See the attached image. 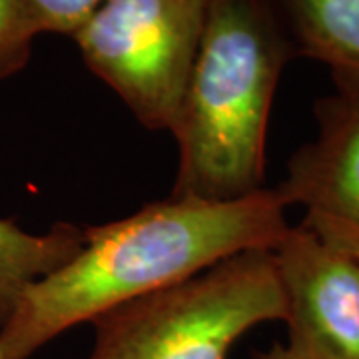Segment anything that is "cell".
Returning a JSON list of instances; mask_svg holds the SVG:
<instances>
[{
	"label": "cell",
	"instance_id": "5",
	"mask_svg": "<svg viewBox=\"0 0 359 359\" xmlns=\"http://www.w3.org/2000/svg\"><path fill=\"white\" fill-rule=\"evenodd\" d=\"M285 297L287 346L306 359H359V259L302 224L271 252Z\"/></svg>",
	"mask_w": 359,
	"mask_h": 359
},
{
	"label": "cell",
	"instance_id": "8",
	"mask_svg": "<svg viewBox=\"0 0 359 359\" xmlns=\"http://www.w3.org/2000/svg\"><path fill=\"white\" fill-rule=\"evenodd\" d=\"M82 242L84 228L74 224L32 233L13 219H0V325L26 287L76 256Z\"/></svg>",
	"mask_w": 359,
	"mask_h": 359
},
{
	"label": "cell",
	"instance_id": "10",
	"mask_svg": "<svg viewBox=\"0 0 359 359\" xmlns=\"http://www.w3.org/2000/svg\"><path fill=\"white\" fill-rule=\"evenodd\" d=\"M40 32L74 36L102 0H30Z\"/></svg>",
	"mask_w": 359,
	"mask_h": 359
},
{
	"label": "cell",
	"instance_id": "3",
	"mask_svg": "<svg viewBox=\"0 0 359 359\" xmlns=\"http://www.w3.org/2000/svg\"><path fill=\"white\" fill-rule=\"evenodd\" d=\"M283 320L271 252H245L96 318L86 359H226L252 327Z\"/></svg>",
	"mask_w": 359,
	"mask_h": 359
},
{
	"label": "cell",
	"instance_id": "7",
	"mask_svg": "<svg viewBox=\"0 0 359 359\" xmlns=\"http://www.w3.org/2000/svg\"><path fill=\"white\" fill-rule=\"evenodd\" d=\"M295 54L330 66L334 80L359 82V0H276Z\"/></svg>",
	"mask_w": 359,
	"mask_h": 359
},
{
	"label": "cell",
	"instance_id": "2",
	"mask_svg": "<svg viewBox=\"0 0 359 359\" xmlns=\"http://www.w3.org/2000/svg\"><path fill=\"white\" fill-rule=\"evenodd\" d=\"M294 42L276 0H212L172 134V196L238 200L264 188L273 96Z\"/></svg>",
	"mask_w": 359,
	"mask_h": 359
},
{
	"label": "cell",
	"instance_id": "6",
	"mask_svg": "<svg viewBox=\"0 0 359 359\" xmlns=\"http://www.w3.org/2000/svg\"><path fill=\"white\" fill-rule=\"evenodd\" d=\"M316 120L318 136L292 156L278 190L304 208V228L359 259V82L335 80Z\"/></svg>",
	"mask_w": 359,
	"mask_h": 359
},
{
	"label": "cell",
	"instance_id": "9",
	"mask_svg": "<svg viewBox=\"0 0 359 359\" xmlns=\"http://www.w3.org/2000/svg\"><path fill=\"white\" fill-rule=\"evenodd\" d=\"M40 34L30 0H0V80L25 68Z\"/></svg>",
	"mask_w": 359,
	"mask_h": 359
},
{
	"label": "cell",
	"instance_id": "1",
	"mask_svg": "<svg viewBox=\"0 0 359 359\" xmlns=\"http://www.w3.org/2000/svg\"><path fill=\"white\" fill-rule=\"evenodd\" d=\"M280 190L238 200L168 196L126 218L84 228V242L26 287L0 325V359H30L80 323L186 282L245 252H273L290 224Z\"/></svg>",
	"mask_w": 359,
	"mask_h": 359
},
{
	"label": "cell",
	"instance_id": "4",
	"mask_svg": "<svg viewBox=\"0 0 359 359\" xmlns=\"http://www.w3.org/2000/svg\"><path fill=\"white\" fill-rule=\"evenodd\" d=\"M212 0H102L74 32L90 70L142 126L170 132Z\"/></svg>",
	"mask_w": 359,
	"mask_h": 359
},
{
	"label": "cell",
	"instance_id": "11",
	"mask_svg": "<svg viewBox=\"0 0 359 359\" xmlns=\"http://www.w3.org/2000/svg\"><path fill=\"white\" fill-rule=\"evenodd\" d=\"M254 359H306L304 355H299L295 349L287 346V344H276L271 346L268 351H262V353H256Z\"/></svg>",
	"mask_w": 359,
	"mask_h": 359
}]
</instances>
